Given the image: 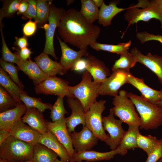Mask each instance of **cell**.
<instances>
[{
    "mask_svg": "<svg viewBox=\"0 0 162 162\" xmlns=\"http://www.w3.org/2000/svg\"><path fill=\"white\" fill-rule=\"evenodd\" d=\"M34 146L10 136L0 146V159L8 162L32 159Z\"/></svg>",
    "mask_w": 162,
    "mask_h": 162,
    "instance_id": "obj_3",
    "label": "cell"
},
{
    "mask_svg": "<svg viewBox=\"0 0 162 162\" xmlns=\"http://www.w3.org/2000/svg\"><path fill=\"white\" fill-rule=\"evenodd\" d=\"M20 99L27 108H35L42 112L47 109L51 110L52 107L50 104L42 102L40 98L29 96L27 94H21Z\"/></svg>",
    "mask_w": 162,
    "mask_h": 162,
    "instance_id": "obj_35",
    "label": "cell"
},
{
    "mask_svg": "<svg viewBox=\"0 0 162 162\" xmlns=\"http://www.w3.org/2000/svg\"><path fill=\"white\" fill-rule=\"evenodd\" d=\"M29 6L27 0H21L18 10L17 12V15L23 14L27 10Z\"/></svg>",
    "mask_w": 162,
    "mask_h": 162,
    "instance_id": "obj_49",
    "label": "cell"
},
{
    "mask_svg": "<svg viewBox=\"0 0 162 162\" xmlns=\"http://www.w3.org/2000/svg\"><path fill=\"white\" fill-rule=\"evenodd\" d=\"M29 6L26 11L22 14V18L24 19H35L37 14L36 1L27 0Z\"/></svg>",
    "mask_w": 162,
    "mask_h": 162,
    "instance_id": "obj_42",
    "label": "cell"
},
{
    "mask_svg": "<svg viewBox=\"0 0 162 162\" xmlns=\"http://www.w3.org/2000/svg\"><path fill=\"white\" fill-rule=\"evenodd\" d=\"M120 55L111 68L112 71L118 69L130 70L137 62L135 57L128 51Z\"/></svg>",
    "mask_w": 162,
    "mask_h": 162,
    "instance_id": "obj_34",
    "label": "cell"
},
{
    "mask_svg": "<svg viewBox=\"0 0 162 162\" xmlns=\"http://www.w3.org/2000/svg\"><path fill=\"white\" fill-rule=\"evenodd\" d=\"M139 129V126L138 125H130L128 130L125 131L118 147L125 154L128 150L138 148L137 140Z\"/></svg>",
    "mask_w": 162,
    "mask_h": 162,
    "instance_id": "obj_28",
    "label": "cell"
},
{
    "mask_svg": "<svg viewBox=\"0 0 162 162\" xmlns=\"http://www.w3.org/2000/svg\"><path fill=\"white\" fill-rule=\"evenodd\" d=\"M47 129L51 132L64 146L71 158L75 152L73 148L70 134L68 130L65 117L54 122L47 121Z\"/></svg>",
    "mask_w": 162,
    "mask_h": 162,
    "instance_id": "obj_12",
    "label": "cell"
},
{
    "mask_svg": "<svg viewBox=\"0 0 162 162\" xmlns=\"http://www.w3.org/2000/svg\"><path fill=\"white\" fill-rule=\"evenodd\" d=\"M136 37L142 44L153 40L158 41L162 44V35L159 34L155 35L146 32H140L136 33Z\"/></svg>",
    "mask_w": 162,
    "mask_h": 162,
    "instance_id": "obj_41",
    "label": "cell"
},
{
    "mask_svg": "<svg viewBox=\"0 0 162 162\" xmlns=\"http://www.w3.org/2000/svg\"><path fill=\"white\" fill-rule=\"evenodd\" d=\"M15 45L19 47L20 49H22L27 47L28 45V41L26 37L25 36L20 38L15 37Z\"/></svg>",
    "mask_w": 162,
    "mask_h": 162,
    "instance_id": "obj_48",
    "label": "cell"
},
{
    "mask_svg": "<svg viewBox=\"0 0 162 162\" xmlns=\"http://www.w3.org/2000/svg\"><path fill=\"white\" fill-rule=\"evenodd\" d=\"M11 135L33 146L39 143V139L41 134L22 120L15 125L10 130Z\"/></svg>",
    "mask_w": 162,
    "mask_h": 162,
    "instance_id": "obj_21",
    "label": "cell"
},
{
    "mask_svg": "<svg viewBox=\"0 0 162 162\" xmlns=\"http://www.w3.org/2000/svg\"><path fill=\"white\" fill-rule=\"evenodd\" d=\"M22 162H34L32 160H26L25 161Z\"/></svg>",
    "mask_w": 162,
    "mask_h": 162,
    "instance_id": "obj_54",
    "label": "cell"
},
{
    "mask_svg": "<svg viewBox=\"0 0 162 162\" xmlns=\"http://www.w3.org/2000/svg\"><path fill=\"white\" fill-rule=\"evenodd\" d=\"M80 13L90 23L93 24L98 19L99 10L93 0H81Z\"/></svg>",
    "mask_w": 162,
    "mask_h": 162,
    "instance_id": "obj_32",
    "label": "cell"
},
{
    "mask_svg": "<svg viewBox=\"0 0 162 162\" xmlns=\"http://www.w3.org/2000/svg\"><path fill=\"white\" fill-rule=\"evenodd\" d=\"M162 157V141L148 156L146 162H157Z\"/></svg>",
    "mask_w": 162,
    "mask_h": 162,
    "instance_id": "obj_45",
    "label": "cell"
},
{
    "mask_svg": "<svg viewBox=\"0 0 162 162\" xmlns=\"http://www.w3.org/2000/svg\"><path fill=\"white\" fill-rule=\"evenodd\" d=\"M57 37L62 52L59 62L66 72L70 69L82 56L87 57L89 55L87 48L75 51L68 47L58 36Z\"/></svg>",
    "mask_w": 162,
    "mask_h": 162,
    "instance_id": "obj_16",
    "label": "cell"
},
{
    "mask_svg": "<svg viewBox=\"0 0 162 162\" xmlns=\"http://www.w3.org/2000/svg\"><path fill=\"white\" fill-rule=\"evenodd\" d=\"M87 63L86 58H81L78 60L70 69L71 71L81 72L86 70Z\"/></svg>",
    "mask_w": 162,
    "mask_h": 162,
    "instance_id": "obj_46",
    "label": "cell"
},
{
    "mask_svg": "<svg viewBox=\"0 0 162 162\" xmlns=\"http://www.w3.org/2000/svg\"><path fill=\"white\" fill-rule=\"evenodd\" d=\"M70 135L75 152L91 150L99 140L86 126L80 131L73 132Z\"/></svg>",
    "mask_w": 162,
    "mask_h": 162,
    "instance_id": "obj_13",
    "label": "cell"
},
{
    "mask_svg": "<svg viewBox=\"0 0 162 162\" xmlns=\"http://www.w3.org/2000/svg\"><path fill=\"white\" fill-rule=\"evenodd\" d=\"M20 103H21L16 100L4 88L0 86V112L12 109Z\"/></svg>",
    "mask_w": 162,
    "mask_h": 162,
    "instance_id": "obj_36",
    "label": "cell"
},
{
    "mask_svg": "<svg viewBox=\"0 0 162 162\" xmlns=\"http://www.w3.org/2000/svg\"><path fill=\"white\" fill-rule=\"evenodd\" d=\"M130 73V70L118 69L112 71L104 81L100 83V95L114 97L117 95L120 88L128 83V76Z\"/></svg>",
    "mask_w": 162,
    "mask_h": 162,
    "instance_id": "obj_11",
    "label": "cell"
},
{
    "mask_svg": "<svg viewBox=\"0 0 162 162\" xmlns=\"http://www.w3.org/2000/svg\"><path fill=\"white\" fill-rule=\"evenodd\" d=\"M127 92L121 90L113 99L114 107L112 109L115 116L118 117L124 123L130 125L139 126L141 119L136 111L135 106L127 95Z\"/></svg>",
    "mask_w": 162,
    "mask_h": 162,
    "instance_id": "obj_5",
    "label": "cell"
},
{
    "mask_svg": "<svg viewBox=\"0 0 162 162\" xmlns=\"http://www.w3.org/2000/svg\"><path fill=\"white\" fill-rule=\"evenodd\" d=\"M114 116L111 108L108 116H102L104 130L108 132L109 136V138L105 142L111 150L117 149L125 131L122 126V121L116 119Z\"/></svg>",
    "mask_w": 162,
    "mask_h": 162,
    "instance_id": "obj_7",
    "label": "cell"
},
{
    "mask_svg": "<svg viewBox=\"0 0 162 162\" xmlns=\"http://www.w3.org/2000/svg\"><path fill=\"white\" fill-rule=\"evenodd\" d=\"M127 95L133 102L141 119L140 129H155L162 125V107L131 92Z\"/></svg>",
    "mask_w": 162,
    "mask_h": 162,
    "instance_id": "obj_2",
    "label": "cell"
},
{
    "mask_svg": "<svg viewBox=\"0 0 162 162\" xmlns=\"http://www.w3.org/2000/svg\"><path fill=\"white\" fill-rule=\"evenodd\" d=\"M106 101L100 100L96 101L85 112L86 126L101 141L104 142L109 138L104 130L102 114L105 110Z\"/></svg>",
    "mask_w": 162,
    "mask_h": 162,
    "instance_id": "obj_6",
    "label": "cell"
},
{
    "mask_svg": "<svg viewBox=\"0 0 162 162\" xmlns=\"http://www.w3.org/2000/svg\"><path fill=\"white\" fill-rule=\"evenodd\" d=\"M36 2L37 14L35 21L39 27L43 28L44 25L48 21L52 2L48 0H38Z\"/></svg>",
    "mask_w": 162,
    "mask_h": 162,
    "instance_id": "obj_31",
    "label": "cell"
},
{
    "mask_svg": "<svg viewBox=\"0 0 162 162\" xmlns=\"http://www.w3.org/2000/svg\"><path fill=\"white\" fill-rule=\"evenodd\" d=\"M67 102L71 111L70 115L66 118L68 130L70 134L74 132L76 127L81 124L86 126L85 112L80 102L77 98L67 97Z\"/></svg>",
    "mask_w": 162,
    "mask_h": 162,
    "instance_id": "obj_14",
    "label": "cell"
},
{
    "mask_svg": "<svg viewBox=\"0 0 162 162\" xmlns=\"http://www.w3.org/2000/svg\"><path fill=\"white\" fill-rule=\"evenodd\" d=\"M117 154L122 156L125 155L122 151L118 148L116 150L106 152H100L91 150L75 152L70 162H80L83 160L88 162L108 160L113 158Z\"/></svg>",
    "mask_w": 162,
    "mask_h": 162,
    "instance_id": "obj_17",
    "label": "cell"
},
{
    "mask_svg": "<svg viewBox=\"0 0 162 162\" xmlns=\"http://www.w3.org/2000/svg\"><path fill=\"white\" fill-rule=\"evenodd\" d=\"M0 29L2 40V59L4 61L12 63L18 64L20 61L18 55L12 52L8 47L5 42L2 31V26L0 23Z\"/></svg>",
    "mask_w": 162,
    "mask_h": 162,
    "instance_id": "obj_39",
    "label": "cell"
},
{
    "mask_svg": "<svg viewBox=\"0 0 162 162\" xmlns=\"http://www.w3.org/2000/svg\"><path fill=\"white\" fill-rule=\"evenodd\" d=\"M21 0H13L4 2L0 10V23L4 17H10L17 12Z\"/></svg>",
    "mask_w": 162,
    "mask_h": 162,
    "instance_id": "obj_40",
    "label": "cell"
},
{
    "mask_svg": "<svg viewBox=\"0 0 162 162\" xmlns=\"http://www.w3.org/2000/svg\"><path fill=\"white\" fill-rule=\"evenodd\" d=\"M130 52L135 57L137 62L146 66L157 75L162 85V57L150 53L145 56L136 47L133 48Z\"/></svg>",
    "mask_w": 162,
    "mask_h": 162,
    "instance_id": "obj_15",
    "label": "cell"
},
{
    "mask_svg": "<svg viewBox=\"0 0 162 162\" xmlns=\"http://www.w3.org/2000/svg\"><path fill=\"white\" fill-rule=\"evenodd\" d=\"M67 80L56 76H48L38 85L35 86L37 94L56 95L64 98L71 97L70 86Z\"/></svg>",
    "mask_w": 162,
    "mask_h": 162,
    "instance_id": "obj_8",
    "label": "cell"
},
{
    "mask_svg": "<svg viewBox=\"0 0 162 162\" xmlns=\"http://www.w3.org/2000/svg\"><path fill=\"white\" fill-rule=\"evenodd\" d=\"M141 9L134 6L128 8L124 14L125 20L129 24H134L140 21L147 22L155 19L160 22L162 29V14L155 7L149 5L141 6Z\"/></svg>",
    "mask_w": 162,
    "mask_h": 162,
    "instance_id": "obj_9",
    "label": "cell"
},
{
    "mask_svg": "<svg viewBox=\"0 0 162 162\" xmlns=\"http://www.w3.org/2000/svg\"><path fill=\"white\" fill-rule=\"evenodd\" d=\"M162 141V138L158 139L156 136L150 135H143L140 132L137 137V143L138 148L142 149L149 155Z\"/></svg>",
    "mask_w": 162,
    "mask_h": 162,
    "instance_id": "obj_30",
    "label": "cell"
},
{
    "mask_svg": "<svg viewBox=\"0 0 162 162\" xmlns=\"http://www.w3.org/2000/svg\"><path fill=\"white\" fill-rule=\"evenodd\" d=\"M27 108L22 102L15 107L0 113V130L10 131L22 120V117L25 113Z\"/></svg>",
    "mask_w": 162,
    "mask_h": 162,
    "instance_id": "obj_18",
    "label": "cell"
},
{
    "mask_svg": "<svg viewBox=\"0 0 162 162\" xmlns=\"http://www.w3.org/2000/svg\"><path fill=\"white\" fill-rule=\"evenodd\" d=\"M34 59L42 71L49 76L57 74L62 75L66 73L59 62L52 60L48 55L43 52Z\"/></svg>",
    "mask_w": 162,
    "mask_h": 162,
    "instance_id": "obj_24",
    "label": "cell"
},
{
    "mask_svg": "<svg viewBox=\"0 0 162 162\" xmlns=\"http://www.w3.org/2000/svg\"><path fill=\"white\" fill-rule=\"evenodd\" d=\"M157 162H162V157L159 159Z\"/></svg>",
    "mask_w": 162,
    "mask_h": 162,
    "instance_id": "obj_55",
    "label": "cell"
},
{
    "mask_svg": "<svg viewBox=\"0 0 162 162\" xmlns=\"http://www.w3.org/2000/svg\"><path fill=\"white\" fill-rule=\"evenodd\" d=\"M65 11L62 8H57L51 4L48 19L49 26L48 29L45 31L46 42L43 52L52 56L56 60L57 58L55 52L54 37L56 29L58 27Z\"/></svg>",
    "mask_w": 162,
    "mask_h": 162,
    "instance_id": "obj_10",
    "label": "cell"
},
{
    "mask_svg": "<svg viewBox=\"0 0 162 162\" xmlns=\"http://www.w3.org/2000/svg\"><path fill=\"white\" fill-rule=\"evenodd\" d=\"M86 59V70L91 75L94 82L101 83L111 75L110 70L104 63L95 56L89 55Z\"/></svg>",
    "mask_w": 162,
    "mask_h": 162,
    "instance_id": "obj_20",
    "label": "cell"
},
{
    "mask_svg": "<svg viewBox=\"0 0 162 162\" xmlns=\"http://www.w3.org/2000/svg\"><path fill=\"white\" fill-rule=\"evenodd\" d=\"M145 5L152 6L159 10L162 14V0H140L134 6L136 8H140Z\"/></svg>",
    "mask_w": 162,
    "mask_h": 162,
    "instance_id": "obj_44",
    "label": "cell"
},
{
    "mask_svg": "<svg viewBox=\"0 0 162 162\" xmlns=\"http://www.w3.org/2000/svg\"><path fill=\"white\" fill-rule=\"evenodd\" d=\"M118 1H111L108 5L104 2L99 10L98 22L104 26H110L112 19L119 13L127 9V8H118Z\"/></svg>",
    "mask_w": 162,
    "mask_h": 162,
    "instance_id": "obj_26",
    "label": "cell"
},
{
    "mask_svg": "<svg viewBox=\"0 0 162 162\" xmlns=\"http://www.w3.org/2000/svg\"><path fill=\"white\" fill-rule=\"evenodd\" d=\"M0 67L8 74L12 80L23 89L24 86L19 78V70L17 67L15 66L13 63L6 62L2 58L0 59Z\"/></svg>",
    "mask_w": 162,
    "mask_h": 162,
    "instance_id": "obj_37",
    "label": "cell"
},
{
    "mask_svg": "<svg viewBox=\"0 0 162 162\" xmlns=\"http://www.w3.org/2000/svg\"><path fill=\"white\" fill-rule=\"evenodd\" d=\"M158 104L162 107V100Z\"/></svg>",
    "mask_w": 162,
    "mask_h": 162,
    "instance_id": "obj_53",
    "label": "cell"
},
{
    "mask_svg": "<svg viewBox=\"0 0 162 162\" xmlns=\"http://www.w3.org/2000/svg\"><path fill=\"white\" fill-rule=\"evenodd\" d=\"M36 22L30 20L27 22L23 26L22 32L24 36L29 37L33 35L37 28Z\"/></svg>",
    "mask_w": 162,
    "mask_h": 162,
    "instance_id": "obj_43",
    "label": "cell"
},
{
    "mask_svg": "<svg viewBox=\"0 0 162 162\" xmlns=\"http://www.w3.org/2000/svg\"><path fill=\"white\" fill-rule=\"evenodd\" d=\"M55 162H64V161H61V160H59L57 158L56 160H55ZM88 162V161H85L84 162L82 161V162Z\"/></svg>",
    "mask_w": 162,
    "mask_h": 162,
    "instance_id": "obj_52",
    "label": "cell"
},
{
    "mask_svg": "<svg viewBox=\"0 0 162 162\" xmlns=\"http://www.w3.org/2000/svg\"><path fill=\"white\" fill-rule=\"evenodd\" d=\"M58 156L54 151L40 143L34 146L32 159L34 162H55Z\"/></svg>",
    "mask_w": 162,
    "mask_h": 162,
    "instance_id": "obj_29",
    "label": "cell"
},
{
    "mask_svg": "<svg viewBox=\"0 0 162 162\" xmlns=\"http://www.w3.org/2000/svg\"><path fill=\"white\" fill-rule=\"evenodd\" d=\"M0 86L4 88L17 101L22 103L20 99L21 94H27L10 78L8 74L0 68Z\"/></svg>",
    "mask_w": 162,
    "mask_h": 162,
    "instance_id": "obj_27",
    "label": "cell"
},
{
    "mask_svg": "<svg viewBox=\"0 0 162 162\" xmlns=\"http://www.w3.org/2000/svg\"><path fill=\"white\" fill-rule=\"evenodd\" d=\"M92 77L87 71L83 73L80 82L74 86H70L71 97L76 98L81 103L86 112L96 101L100 95V83L92 81Z\"/></svg>",
    "mask_w": 162,
    "mask_h": 162,
    "instance_id": "obj_4",
    "label": "cell"
},
{
    "mask_svg": "<svg viewBox=\"0 0 162 162\" xmlns=\"http://www.w3.org/2000/svg\"><path fill=\"white\" fill-rule=\"evenodd\" d=\"M39 143L55 152L60 157L61 161L70 162L71 158L66 148L50 130H48L45 133L41 135Z\"/></svg>",
    "mask_w": 162,
    "mask_h": 162,
    "instance_id": "obj_22",
    "label": "cell"
},
{
    "mask_svg": "<svg viewBox=\"0 0 162 162\" xmlns=\"http://www.w3.org/2000/svg\"><path fill=\"white\" fill-rule=\"evenodd\" d=\"M17 67L19 70L22 71L32 80L35 86L49 76L42 71L35 62L30 59L25 61H20Z\"/></svg>",
    "mask_w": 162,
    "mask_h": 162,
    "instance_id": "obj_25",
    "label": "cell"
},
{
    "mask_svg": "<svg viewBox=\"0 0 162 162\" xmlns=\"http://www.w3.org/2000/svg\"><path fill=\"white\" fill-rule=\"evenodd\" d=\"M58 28L64 42L79 49L87 48L96 41L100 33L98 26L90 23L80 11L74 8L65 11Z\"/></svg>",
    "mask_w": 162,
    "mask_h": 162,
    "instance_id": "obj_1",
    "label": "cell"
},
{
    "mask_svg": "<svg viewBox=\"0 0 162 162\" xmlns=\"http://www.w3.org/2000/svg\"><path fill=\"white\" fill-rule=\"evenodd\" d=\"M128 83L137 88L142 96L147 100L154 104H158L162 100V89L154 90L146 85L142 79H139L129 74L128 77Z\"/></svg>",
    "mask_w": 162,
    "mask_h": 162,
    "instance_id": "obj_19",
    "label": "cell"
},
{
    "mask_svg": "<svg viewBox=\"0 0 162 162\" xmlns=\"http://www.w3.org/2000/svg\"><path fill=\"white\" fill-rule=\"evenodd\" d=\"M63 98L58 96L57 100L51 110L50 118L52 122L58 121L64 116L68 112L65 110Z\"/></svg>",
    "mask_w": 162,
    "mask_h": 162,
    "instance_id": "obj_38",
    "label": "cell"
},
{
    "mask_svg": "<svg viewBox=\"0 0 162 162\" xmlns=\"http://www.w3.org/2000/svg\"><path fill=\"white\" fill-rule=\"evenodd\" d=\"M131 44V40L116 45L101 44L96 41L90 46L97 51L103 50L120 55L128 51Z\"/></svg>",
    "mask_w": 162,
    "mask_h": 162,
    "instance_id": "obj_33",
    "label": "cell"
},
{
    "mask_svg": "<svg viewBox=\"0 0 162 162\" xmlns=\"http://www.w3.org/2000/svg\"><path fill=\"white\" fill-rule=\"evenodd\" d=\"M17 54L20 58V61H25L30 59L31 54L32 53L30 49L27 47L17 50Z\"/></svg>",
    "mask_w": 162,
    "mask_h": 162,
    "instance_id": "obj_47",
    "label": "cell"
},
{
    "mask_svg": "<svg viewBox=\"0 0 162 162\" xmlns=\"http://www.w3.org/2000/svg\"><path fill=\"white\" fill-rule=\"evenodd\" d=\"M10 136V131L5 130H0V146Z\"/></svg>",
    "mask_w": 162,
    "mask_h": 162,
    "instance_id": "obj_50",
    "label": "cell"
},
{
    "mask_svg": "<svg viewBox=\"0 0 162 162\" xmlns=\"http://www.w3.org/2000/svg\"><path fill=\"white\" fill-rule=\"evenodd\" d=\"M22 120L41 134L48 130L46 125L47 120L44 119L42 112L36 108H27Z\"/></svg>",
    "mask_w": 162,
    "mask_h": 162,
    "instance_id": "obj_23",
    "label": "cell"
},
{
    "mask_svg": "<svg viewBox=\"0 0 162 162\" xmlns=\"http://www.w3.org/2000/svg\"><path fill=\"white\" fill-rule=\"evenodd\" d=\"M93 2L98 7H100L103 3L104 2L103 0H93Z\"/></svg>",
    "mask_w": 162,
    "mask_h": 162,
    "instance_id": "obj_51",
    "label": "cell"
}]
</instances>
